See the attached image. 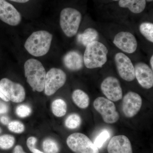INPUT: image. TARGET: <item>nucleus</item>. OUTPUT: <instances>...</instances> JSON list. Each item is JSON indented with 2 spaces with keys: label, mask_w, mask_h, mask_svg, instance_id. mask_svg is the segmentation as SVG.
Masks as SVG:
<instances>
[{
  "label": "nucleus",
  "mask_w": 153,
  "mask_h": 153,
  "mask_svg": "<svg viewBox=\"0 0 153 153\" xmlns=\"http://www.w3.org/2000/svg\"><path fill=\"white\" fill-rule=\"evenodd\" d=\"M108 53L106 47L98 41L88 44L83 57L85 67L89 69L102 67L107 62Z\"/></svg>",
  "instance_id": "obj_3"
},
{
  "label": "nucleus",
  "mask_w": 153,
  "mask_h": 153,
  "mask_svg": "<svg viewBox=\"0 0 153 153\" xmlns=\"http://www.w3.org/2000/svg\"><path fill=\"white\" fill-rule=\"evenodd\" d=\"M146 1H149V2H151V1H152L153 0H146Z\"/></svg>",
  "instance_id": "obj_36"
},
{
  "label": "nucleus",
  "mask_w": 153,
  "mask_h": 153,
  "mask_svg": "<svg viewBox=\"0 0 153 153\" xmlns=\"http://www.w3.org/2000/svg\"><path fill=\"white\" fill-rule=\"evenodd\" d=\"M1 132V128H0V133Z\"/></svg>",
  "instance_id": "obj_37"
},
{
  "label": "nucleus",
  "mask_w": 153,
  "mask_h": 153,
  "mask_svg": "<svg viewBox=\"0 0 153 153\" xmlns=\"http://www.w3.org/2000/svg\"><path fill=\"white\" fill-rule=\"evenodd\" d=\"M32 152L33 153H44L43 152H41V151H39V150L37 149H35L33 150Z\"/></svg>",
  "instance_id": "obj_35"
},
{
  "label": "nucleus",
  "mask_w": 153,
  "mask_h": 153,
  "mask_svg": "<svg viewBox=\"0 0 153 153\" xmlns=\"http://www.w3.org/2000/svg\"><path fill=\"white\" fill-rule=\"evenodd\" d=\"M120 7L128 8L134 13L139 14L144 10L146 6V0H120Z\"/></svg>",
  "instance_id": "obj_17"
},
{
  "label": "nucleus",
  "mask_w": 153,
  "mask_h": 153,
  "mask_svg": "<svg viewBox=\"0 0 153 153\" xmlns=\"http://www.w3.org/2000/svg\"><path fill=\"white\" fill-rule=\"evenodd\" d=\"M72 100L79 108L85 109L89 106L90 98L88 95L83 91L76 89L72 94Z\"/></svg>",
  "instance_id": "obj_19"
},
{
  "label": "nucleus",
  "mask_w": 153,
  "mask_h": 153,
  "mask_svg": "<svg viewBox=\"0 0 153 153\" xmlns=\"http://www.w3.org/2000/svg\"><path fill=\"white\" fill-rule=\"evenodd\" d=\"M142 105V99L140 96L136 92L129 91L123 100V112L126 117H134L140 111Z\"/></svg>",
  "instance_id": "obj_11"
},
{
  "label": "nucleus",
  "mask_w": 153,
  "mask_h": 153,
  "mask_svg": "<svg viewBox=\"0 0 153 153\" xmlns=\"http://www.w3.org/2000/svg\"><path fill=\"white\" fill-rule=\"evenodd\" d=\"M0 90L9 100L13 102H21L25 97L24 87L7 78H3L0 81Z\"/></svg>",
  "instance_id": "obj_8"
},
{
  "label": "nucleus",
  "mask_w": 153,
  "mask_h": 153,
  "mask_svg": "<svg viewBox=\"0 0 153 153\" xmlns=\"http://www.w3.org/2000/svg\"><path fill=\"white\" fill-rule=\"evenodd\" d=\"M63 62L66 68L71 71H78L83 66V58L80 52L77 51H69L64 55Z\"/></svg>",
  "instance_id": "obj_16"
},
{
  "label": "nucleus",
  "mask_w": 153,
  "mask_h": 153,
  "mask_svg": "<svg viewBox=\"0 0 153 153\" xmlns=\"http://www.w3.org/2000/svg\"><path fill=\"white\" fill-rule=\"evenodd\" d=\"M0 20L8 25L16 26L22 21V16L13 5L6 0H0Z\"/></svg>",
  "instance_id": "obj_12"
},
{
  "label": "nucleus",
  "mask_w": 153,
  "mask_h": 153,
  "mask_svg": "<svg viewBox=\"0 0 153 153\" xmlns=\"http://www.w3.org/2000/svg\"><path fill=\"white\" fill-rule=\"evenodd\" d=\"M24 67L27 81L33 90L38 92L44 91L46 72L41 62L33 58L29 59L25 62Z\"/></svg>",
  "instance_id": "obj_2"
},
{
  "label": "nucleus",
  "mask_w": 153,
  "mask_h": 153,
  "mask_svg": "<svg viewBox=\"0 0 153 153\" xmlns=\"http://www.w3.org/2000/svg\"><path fill=\"white\" fill-rule=\"evenodd\" d=\"M99 38L98 32L95 29L88 28L83 33L79 34L77 36V41L79 43L85 46L94 41H97Z\"/></svg>",
  "instance_id": "obj_18"
},
{
  "label": "nucleus",
  "mask_w": 153,
  "mask_h": 153,
  "mask_svg": "<svg viewBox=\"0 0 153 153\" xmlns=\"http://www.w3.org/2000/svg\"><path fill=\"white\" fill-rule=\"evenodd\" d=\"M32 110L30 106L26 105H21L17 107L16 113L18 116L24 118L29 116L31 114Z\"/></svg>",
  "instance_id": "obj_27"
},
{
  "label": "nucleus",
  "mask_w": 153,
  "mask_h": 153,
  "mask_svg": "<svg viewBox=\"0 0 153 153\" xmlns=\"http://www.w3.org/2000/svg\"><path fill=\"white\" fill-rule=\"evenodd\" d=\"M113 43L119 49L126 53L131 54L137 47L136 38L128 32H120L115 36Z\"/></svg>",
  "instance_id": "obj_13"
},
{
  "label": "nucleus",
  "mask_w": 153,
  "mask_h": 153,
  "mask_svg": "<svg viewBox=\"0 0 153 153\" xmlns=\"http://www.w3.org/2000/svg\"><path fill=\"white\" fill-rule=\"evenodd\" d=\"M52 40V35L45 30L32 33L25 42V47L27 52L35 57H41L49 52Z\"/></svg>",
  "instance_id": "obj_1"
},
{
  "label": "nucleus",
  "mask_w": 153,
  "mask_h": 153,
  "mask_svg": "<svg viewBox=\"0 0 153 153\" xmlns=\"http://www.w3.org/2000/svg\"><path fill=\"white\" fill-rule=\"evenodd\" d=\"M93 106L106 123H115L119 119L120 115L111 100L103 97H98L94 102Z\"/></svg>",
  "instance_id": "obj_6"
},
{
  "label": "nucleus",
  "mask_w": 153,
  "mask_h": 153,
  "mask_svg": "<svg viewBox=\"0 0 153 153\" xmlns=\"http://www.w3.org/2000/svg\"><path fill=\"white\" fill-rule=\"evenodd\" d=\"M1 123L5 125H8L9 123H10V119L7 116H2L1 117L0 119Z\"/></svg>",
  "instance_id": "obj_30"
},
{
  "label": "nucleus",
  "mask_w": 153,
  "mask_h": 153,
  "mask_svg": "<svg viewBox=\"0 0 153 153\" xmlns=\"http://www.w3.org/2000/svg\"><path fill=\"white\" fill-rule=\"evenodd\" d=\"M114 1H118V0H114Z\"/></svg>",
  "instance_id": "obj_38"
},
{
  "label": "nucleus",
  "mask_w": 153,
  "mask_h": 153,
  "mask_svg": "<svg viewBox=\"0 0 153 153\" xmlns=\"http://www.w3.org/2000/svg\"><path fill=\"white\" fill-rule=\"evenodd\" d=\"M115 63L120 76L127 81H132L135 78V69L131 60L124 53H117Z\"/></svg>",
  "instance_id": "obj_9"
},
{
  "label": "nucleus",
  "mask_w": 153,
  "mask_h": 153,
  "mask_svg": "<svg viewBox=\"0 0 153 153\" xmlns=\"http://www.w3.org/2000/svg\"><path fill=\"white\" fill-rule=\"evenodd\" d=\"M15 139L13 136L4 134L0 136V148L2 149H8L13 146Z\"/></svg>",
  "instance_id": "obj_24"
},
{
  "label": "nucleus",
  "mask_w": 153,
  "mask_h": 153,
  "mask_svg": "<svg viewBox=\"0 0 153 153\" xmlns=\"http://www.w3.org/2000/svg\"><path fill=\"white\" fill-rule=\"evenodd\" d=\"M66 80V75L64 71L60 68H51L46 74L44 89L45 94L52 95L63 86Z\"/></svg>",
  "instance_id": "obj_7"
},
{
  "label": "nucleus",
  "mask_w": 153,
  "mask_h": 153,
  "mask_svg": "<svg viewBox=\"0 0 153 153\" xmlns=\"http://www.w3.org/2000/svg\"><path fill=\"white\" fill-rule=\"evenodd\" d=\"M140 31L146 39L153 42V24L149 22H144L140 26Z\"/></svg>",
  "instance_id": "obj_21"
},
{
  "label": "nucleus",
  "mask_w": 153,
  "mask_h": 153,
  "mask_svg": "<svg viewBox=\"0 0 153 153\" xmlns=\"http://www.w3.org/2000/svg\"><path fill=\"white\" fill-rule=\"evenodd\" d=\"M135 76L142 87L149 89L153 86V70L147 64L139 62L134 67Z\"/></svg>",
  "instance_id": "obj_14"
},
{
  "label": "nucleus",
  "mask_w": 153,
  "mask_h": 153,
  "mask_svg": "<svg viewBox=\"0 0 153 153\" xmlns=\"http://www.w3.org/2000/svg\"><path fill=\"white\" fill-rule=\"evenodd\" d=\"M0 98L2 99L5 102H8L9 101L8 99L4 95V94L2 93L1 91L0 90Z\"/></svg>",
  "instance_id": "obj_32"
},
{
  "label": "nucleus",
  "mask_w": 153,
  "mask_h": 153,
  "mask_svg": "<svg viewBox=\"0 0 153 153\" xmlns=\"http://www.w3.org/2000/svg\"><path fill=\"white\" fill-rule=\"evenodd\" d=\"M101 90L108 99L116 102L123 97V91L119 80L114 76L106 77L101 83Z\"/></svg>",
  "instance_id": "obj_10"
},
{
  "label": "nucleus",
  "mask_w": 153,
  "mask_h": 153,
  "mask_svg": "<svg viewBox=\"0 0 153 153\" xmlns=\"http://www.w3.org/2000/svg\"><path fill=\"white\" fill-rule=\"evenodd\" d=\"M37 140L34 137H30L27 140V146L30 150L33 152L34 149H36V144L37 142Z\"/></svg>",
  "instance_id": "obj_28"
},
{
  "label": "nucleus",
  "mask_w": 153,
  "mask_h": 153,
  "mask_svg": "<svg viewBox=\"0 0 153 153\" xmlns=\"http://www.w3.org/2000/svg\"><path fill=\"white\" fill-rule=\"evenodd\" d=\"M8 107L3 102L0 101V114H5L8 111Z\"/></svg>",
  "instance_id": "obj_29"
},
{
  "label": "nucleus",
  "mask_w": 153,
  "mask_h": 153,
  "mask_svg": "<svg viewBox=\"0 0 153 153\" xmlns=\"http://www.w3.org/2000/svg\"><path fill=\"white\" fill-rule=\"evenodd\" d=\"M68 147L75 153H100L99 149L84 134L75 133L66 140Z\"/></svg>",
  "instance_id": "obj_5"
},
{
  "label": "nucleus",
  "mask_w": 153,
  "mask_h": 153,
  "mask_svg": "<svg viewBox=\"0 0 153 153\" xmlns=\"http://www.w3.org/2000/svg\"><path fill=\"white\" fill-rule=\"evenodd\" d=\"M110 134L106 130H104L96 138L94 144L98 149L102 147L105 143L109 138Z\"/></svg>",
  "instance_id": "obj_25"
},
{
  "label": "nucleus",
  "mask_w": 153,
  "mask_h": 153,
  "mask_svg": "<svg viewBox=\"0 0 153 153\" xmlns=\"http://www.w3.org/2000/svg\"><path fill=\"white\" fill-rule=\"evenodd\" d=\"M150 63L151 68H152V70H153V55H152V57H151L150 61Z\"/></svg>",
  "instance_id": "obj_34"
},
{
  "label": "nucleus",
  "mask_w": 153,
  "mask_h": 153,
  "mask_svg": "<svg viewBox=\"0 0 153 153\" xmlns=\"http://www.w3.org/2000/svg\"><path fill=\"white\" fill-rule=\"evenodd\" d=\"M107 151L108 153H133L130 141L123 135L113 137L108 146Z\"/></svg>",
  "instance_id": "obj_15"
},
{
  "label": "nucleus",
  "mask_w": 153,
  "mask_h": 153,
  "mask_svg": "<svg viewBox=\"0 0 153 153\" xmlns=\"http://www.w3.org/2000/svg\"><path fill=\"white\" fill-rule=\"evenodd\" d=\"M9 129L16 133H22L25 131V126L23 123L18 121H13L8 124Z\"/></svg>",
  "instance_id": "obj_26"
},
{
  "label": "nucleus",
  "mask_w": 153,
  "mask_h": 153,
  "mask_svg": "<svg viewBox=\"0 0 153 153\" xmlns=\"http://www.w3.org/2000/svg\"><path fill=\"white\" fill-rule=\"evenodd\" d=\"M13 153H26L24 152L23 148L20 146H17L15 148Z\"/></svg>",
  "instance_id": "obj_31"
},
{
  "label": "nucleus",
  "mask_w": 153,
  "mask_h": 153,
  "mask_svg": "<svg viewBox=\"0 0 153 153\" xmlns=\"http://www.w3.org/2000/svg\"><path fill=\"white\" fill-rule=\"evenodd\" d=\"M12 1L19 3H25L27 2L30 0H10Z\"/></svg>",
  "instance_id": "obj_33"
},
{
  "label": "nucleus",
  "mask_w": 153,
  "mask_h": 153,
  "mask_svg": "<svg viewBox=\"0 0 153 153\" xmlns=\"http://www.w3.org/2000/svg\"><path fill=\"white\" fill-rule=\"evenodd\" d=\"M82 19L79 11L72 8L63 9L60 15L61 29L67 37H72L77 33Z\"/></svg>",
  "instance_id": "obj_4"
},
{
  "label": "nucleus",
  "mask_w": 153,
  "mask_h": 153,
  "mask_svg": "<svg viewBox=\"0 0 153 153\" xmlns=\"http://www.w3.org/2000/svg\"><path fill=\"white\" fill-rule=\"evenodd\" d=\"M52 110L54 115L57 117H62L67 112V104L64 100L57 99L52 102Z\"/></svg>",
  "instance_id": "obj_20"
},
{
  "label": "nucleus",
  "mask_w": 153,
  "mask_h": 153,
  "mask_svg": "<svg viewBox=\"0 0 153 153\" xmlns=\"http://www.w3.org/2000/svg\"><path fill=\"white\" fill-rule=\"evenodd\" d=\"M43 147L46 153H58L59 151L58 144L52 139L48 138L44 140Z\"/></svg>",
  "instance_id": "obj_23"
},
{
  "label": "nucleus",
  "mask_w": 153,
  "mask_h": 153,
  "mask_svg": "<svg viewBox=\"0 0 153 153\" xmlns=\"http://www.w3.org/2000/svg\"><path fill=\"white\" fill-rule=\"evenodd\" d=\"M81 123V118L80 116L77 114H72L66 118L65 122L66 127L70 129L77 128Z\"/></svg>",
  "instance_id": "obj_22"
}]
</instances>
